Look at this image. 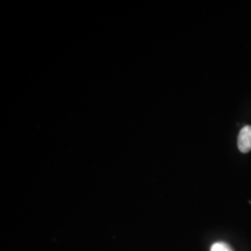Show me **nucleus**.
Segmentation results:
<instances>
[{
	"mask_svg": "<svg viewBox=\"0 0 251 251\" xmlns=\"http://www.w3.org/2000/svg\"><path fill=\"white\" fill-rule=\"evenodd\" d=\"M237 146L240 152H251V126H245L240 130L238 139H237Z\"/></svg>",
	"mask_w": 251,
	"mask_h": 251,
	"instance_id": "1",
	"label": "nucleus"
},
{
	"mask_svg": "<svg viewBox=\"0 0 251 251\" xmlns=\"http://www.w3.org/2000/svg\"><path fill=\"white\" fill-rule=\"evenodd\" d=\"M210 251H233L229 245L224 242H217L212 245Z\"/></svg>",
	"mask_w": 251,
	"mask_h": 251,
	"instance_id": "2",
	"label": "nucleus"
}]
</instances>
